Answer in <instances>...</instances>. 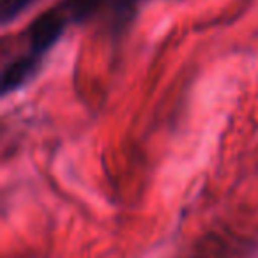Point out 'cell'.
<instances>
[{"label":"cell","mask_w":258,"mask_h":258,"mask_svg":"<svg viewBox=\"0 0 258 258\" xmlns=\"http://www.w3.org/2000/svg\"><path fill=\"white\" fill-rule=\"evenodd\" d=\"M104 6V0H60L39 15L23 34L25 50L4 68V94L22 87L37 71L43 57L53 48L69 25L92 18Z\"/></svg>","instance_id":"obj_1"},{"label":"cell","mask_w":258,"mask_h":258,"mask_svg":"<svg viewBox=\"0 0 258 258\" xmlns=\"http://www.w3.org/2000/svg\"><path fill=\"white\" fill-rule=\"evenodd\" d=\"M39 0H0V18L4 25H9L23 15Z\"/></svg>","instance_id":"obj_2"},{"label":"cell","mask_w":258,"mask_h":258,"mask_svg":"<svg viewBox=\"0 0 258 258\" xmlns=\"http://www.w3.org/2000/svg\"><path fill=\"white\" fill-rule=\"evenodd\" d=\"M106 2L110 4V13L115 27L125 25L140 4V0H106Z\"/></svg>","instance_id":"obj_3"}]
</instances>
